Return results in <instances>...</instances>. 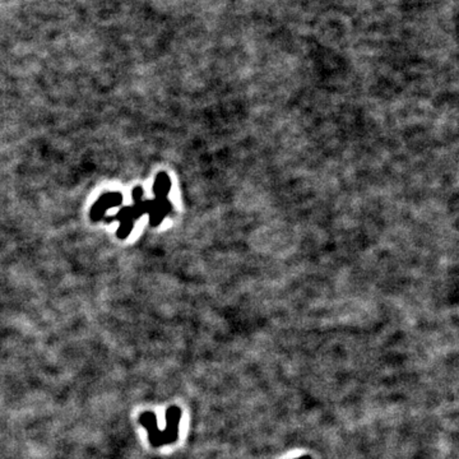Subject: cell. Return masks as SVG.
Here are the masks:
<instances>
[{"mask_svg": "<svg viewBox=\"0 0 459 459\" xmlns=\"http://www.w3.org/2000/svg\"><path fill=\"white\" fill-rule=\"evenodd\" d=\"M170 188V182L167 180L166 175H160L155 184V192L158 196H165L167 190Z\"/></svg>", "mask_w": 459, "mask_h": 459, "instance_id": "3957f363", "label": "cell"}, {"mask_svg": "<svg viewBox=\"0 0 459 459\" xmlns=\"http://www.w3.org/2000/svg\"><path fill=\"white\" fill-rule=\"evenodd\" d=\"M139 423L148 430L150 442L153 446H161V445L169 444L176 440L178 437V423L173 425L171 428L166 431H158L156 414L152 412H144L139 416Z\"/></svg>", "mask_w": 459, "mask_h": 459, "instance_id": "6da1fadb", "label": "cell"}, {"mask_svg": "<svg viewBox=\"0 0 459 459\" xmlns=\"http://www.w3.org/2000/svg\"><path fill=\"white\" fill-rule=\"evenodd\" d=\"M123 201V196L119 194V193H114V194H105L104 196H101L98 199V203L95 204L93 210L91 211V217L98 221V219H101L104 216L109 208L111 207H116L119 205Z\"/></svg>", "mask_w": 459, "mask_h": 459, "instance_id": "7a4b0ae2", "label": "cell"}]
</instances>
